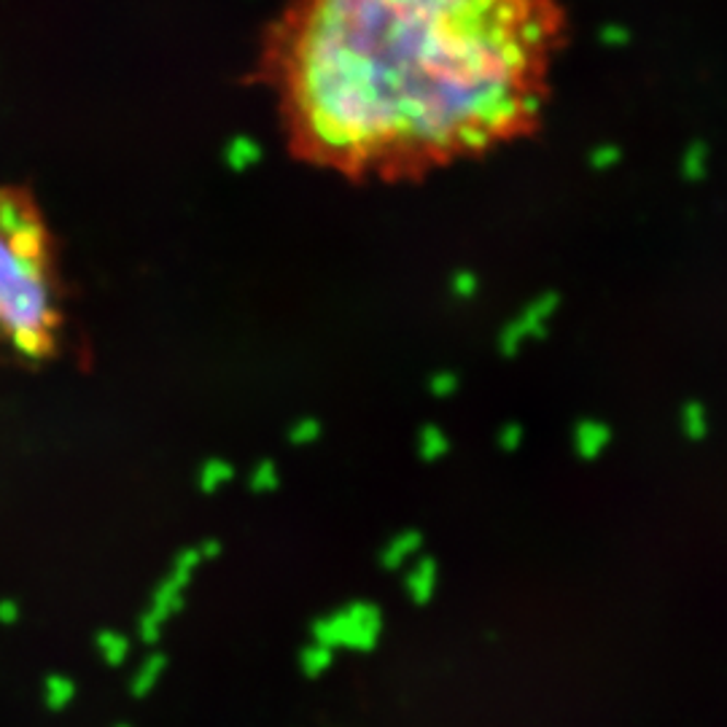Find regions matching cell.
<instances>
[{
	"mask_svg": "<svg viewBox=\"0 0 727 727\" xmlns=\"http://www.w3.org/2000/svg\"><path fill=\"white\" fill-rule=\"evenodd\" d=\"M563 40L558 0H291L265 68L302 160L418 181L533 136Z\"/></svg>",
	"mask_w": 727,
	"mask_h": 727,
	"instance_id": "6da1fadb",
	"label": "cell"
},
{
	"mask_svg": "<svg viewBox=\"0 0 727 727\" xmlns=\"http://www.w3.org/2000/svg\"><path fill=\"white\" fill-rule=\"evenodd\" d=\"M62 296L51 235L33 200L0 191V353L20 362L55 356Z\"/></svg>",
	"mask_w": 727,
	"mask_h": 727,
	"instance_id": "7a4b0ae2",
	"label": "cell"
},
{
	"mask_svg": "<svg viewBox=\"0 0 727 727\" xmlns=\"http://www.w3.org/2000/svg\"><path fill=\"white\" fill-rule=\"evenodd\" d=\"M202 566V558L197 547H186L173 558L167 574L154 585L149 603L138 618V638L143 644H156L165 636L167 625L186 609V593L195 582L197 568Z\"/></svg>",
	"mask_w": 727,
	"mask_h": 727,
	"instance_id": "3957f363",
	"label": "cell"
},
{
	"mask_svg": "<svg viewBox=\"0 0 727 727\" xmlns=\"http://www.w3.org/2000/svg\"><path fill=\"white\" fill-rule=\"evenodd\" d=\"M313 642L335 653H372L383 636V612L372 601H348L313 620Z\"/></svg>",
	"mask_w": 727,
	"mask_h": 727,
	"instance_id": "277c9868",
	"label": "cell"
},
{
	"mask_svg": "<svg viewBox=\"0 0 727 727\" xmlns=\"http://www.w3.org/2000/svg\"><path fill=\"white\" fill-rule=\"evenodd\" d=\"M167 673V655L165 653H149L136 666L130 677V695L143 701V697L154 695L156 688L162 684Z\"/></svg>",
	"mask_w": 727,
	"mask_h": 727,
	"instance_id": "5b68a950",
	"label": "cell"
},
{
	"mask_svg": "<svg viewBox=\"0 0 727 727\" xmlns=\"http://www.w3.org/2000/svg\"><path fill=\"white\" fill-rule=\"evenodd\" d=\"M418 552H421V537H418L415 531H404L388 539L377 558H380L383 568H388V572H399V568H404L407 563L415 561Z\"/></svg>",
	"mask_w": 727,
	"mask_h": 727,
	"instance_id": "8992f818",
	"label": "cell"
},
{
	"mask_svg": "<svg viewBox=\"0 0 727 727\" xmlns=\"http://www.w3.org/2000/svg\"><path fill=\"white\" fill-rule=\"evenodd\" d=\"M95 653L101 655V660L108 668H119L130 660L132 638L125 631H116V628H103V631L95 633Z\"/></svg>",
	"mask_w": 727,
	"mask_h": 727,
	"instance_id": "52a82bcc",
	"label": "cell"
},
{
	"mask_svg": "<svg viewBox=\"0 0 727 727\" xmlns=\"http://www.w3.org/2000/svg\"><path fill=\"white\" fill-rule=\"evenodd\" d=\"M404 587H407V593H410V598L415 603H426L429 598L434 596V590H436V563L432 561V558L418 555L415 561H412V566L407 568Z\"/></svg>",
	"mask_w": 727,
	"mask_h": 727,
	"instance_id": "ba28073f",
	"label": "cell"
},
{
	"mask_svg": "<svg viewBox=\"0 0 727 727\" xmlns=\"http://www.w3.org/2000/svg\"><path fill=\"white\" fill-rule=\"evenodd\" d=\"M40 695H44V706L49 712L60 714L66 708H71V703L79 697V684H75L73 677L68 673H49L44 679V688H40Z\"/></svg>",
	"mask_w": 727,
	"mask_h": 727,
	"instance_id": "9c48e42d",
	"label": "cell"
},
{
	"mask_svg": "<svg viewBox=\"0 0 727 727\" xmlns=\"http://www.w3.org/2000/svg\"><path fill=\"white\" fill-rule=\"evenodd\" d=\"M335 649L324 647V644L318 642H307L305 647L300 649V671L305 673L307 679H321L324 673L329 671L331 666H335Z\"/></svg>",
	"mask_w": 727,
	"mask_h": 727,
	"instance_id": "30bf717a",
	"label": "cell"
},
{
	"mask_svg": "<svg viewBox=\"0 0 727 727\" xmlns=\"http://www.w3.org/2000/svg\"><path fill=\"white\" fill-rule=\"evenodd\" d=\"M235 477V469L232 464L221 461V458H213V461H206L200 469V477H197V485H200L202 493H216L221 485Z\"/></svg>",
	"mask_w": 727,
	"mask_h": 727,
	"instance_id": "8fae6325",
	"label": "cell"
},
{
	"mask_svg": "<svg viewBox=\"0 0 727 727\" xmlns=\"http://www.w3.org/2000/svg\"><path fill=\"white\" fill-rule=\"evenodd\" d=\"M251 491L254 493H272L278 488V469H275V464H270V461H261L259 467L254 469V474H251Z\"/></svg>",
	"mask_w": 727,
	"mask_h": 727,
	"instance_id": "7c38bea8",
	"label": "cell"
},
{
	"mask_svg": "<svg viewBox=\"0 0 727 727\" xmlns=\"http://www.w3.org/2000/svg\"><path fill=\"white\" fill-rule=\"evenodd\" d=\"M22 620V607L16 598H0V625L11 628Z\"/></svg>",
	"mask_w": 727,
	"mask_h": 727,
	"instance_id": "4fadbf2b",
	"label": "cell"
},
{
	"mask_svg": "<svg viewBox=\"0 0 727 727\" xmlns=\"http://www.w3.org/2000/svg\"><path fill=\"white\" fill-rule=\"evenodd\" d=\"M197 552H200L202 563L219 561L221 552H224V542H221V539H216V537H208V539H202L200 544H197Z\"/></svg>",
	"mask_w": 727,
	"mask_h": 727,
	"instance_id": "5bb4252c",
	"label": "cell"
},
{
	"mask_svg": "<svg viewBox=\"0 0 727 727\" xmlns=\"http://www.w3.org/2000/svg\"><path fill=\"white\" fill-rule=\"evenodd\" d=\"M114 727H132V725H127V723H119V725H114Z\"/></svg>",
	"mask_w": 727,
	"mask_h": 727,
	"instance_id": "9a60e30c",
	"label": "cell"
}]
</instances>
